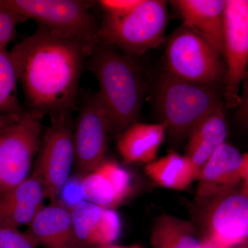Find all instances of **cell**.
I'll list each match as a JSON object with an SVG mask.
<instances>
[{
    "label": "cell",
    "mask_w": 248,
    "mask_h": 248,
    "mask_svg": "<svg viewBox=\"0 0 248 248\" xmlns=\"http://www.w3.org/2000/svg\"><path fill=\"white\" fill-rule=\"evenodd\" d=\"M89 54L79 41L42 27L16 44L10 55L28 110L50 118L72 114Z\"/></svg>",
    "instance_id": "cell-1"
},
{
    "label": "cell",
    "mask_w": 248,
    "mask_h": 248,
    "mask_svg": "<svg viewBox=\"0 0 248 248\" xmlns=\"http://www.w3.org/2000/svg\"><path fill=\"white\" fill-rule=\"evenodd\" d=\"M86 68L97 79L110 134L118 135L138 122L145 92L143 71L137 58L99 42L86 59Z\"/></svg>",
    "instance_id": "cell-2"
},
{
    "label": "cell",
    "mask_w": 248,
    "mask_h": 248,
    "mask_svg": "<svg viewBox=\"0 0 248 248\" xmlns=\"http://www.w3.org/2000/svg\"><path fill=\"white\" fill-rule=\"evenodd\" d=\"M155 104L159 123L174 142L188 137L201 120L224 104L215 86L188 82L166 71L156 82Z\"/></svg>",
    "instance_id": "cell-3"
},
{
    "label": "cell",
    "mask_w": 248,
    "mask_h": 248,
    "mask_svg": "<svg viewBox=\"0 0 248 248\" xmlns=\"http://www.w3.org/2000/svg\"><path fill=\"white\" fill-rule=\"evenodd\" d=\"M168 22L167 1L140 0L124 16H104L99 42L114 46L125 55L138 58L164 42Z\"/></svg>",
    "instance_id": "cell-4"
},
{
    "label": "cell",
    "mask_w": 248,
    "mask_h": 248,
    "mask_svg": "<svg viewBox=\"0 0 248 248\" xmlns=\"http://www.w3.org/2000/svg\"><path fill=\"white\" fill-rule=\"evenodd\" d=\"M84 0H0V6L46 28L81 42L92 51L99 42L100 25Z\"/></svg>",
    "instance_id": "cell-5"
},
{
    "label": "cell",
    "mask_w": 248,
    "mask_h": 248,
    "mask_svg": "<svg viewBox=\"0 0 248 248\" xmlns=\"http://www.w3.org/2000/svg\"><path fill=\"white\" fill-rule=\"evenodd\" d=\"M164 61L167 73L194 84L215 86L226 75V65L218 50L184 24L166 40Z\"/></svg>",
    "instance_id": "cell-6"
},
{
    "label": "cell",
    "mask_w": 248,
    "mask_h": 248,
    "mask_svg": "<svg viewBox=\"0 0 248 248\" xmlns=\"http://www.w3.org/2000/svg\"><path fill=\"white\" fill-rule=\"evenodd\" d=\"M193 213L202 238L221 248L248 242V195L241 188L195 198Z\"/></svg>",
    "instance_id": "cell-7"
},
{
    "label": "cell",
    "mask_w": 248,
    "mask_h": 248,
    "mask_svg": "<svg viewBox=\"0 0 248 248\" xmlns=\"http://www.w3.org/2000/svg\"><path fill=\"white\" fill-rule=\"evenodd\" d=\"M44 117L25 111L0 133V194L14 188L30 174L43 136Z\"/></svg>",
    "instance_id": "cell-8"
},
{
    "label": "cell",
    "mask_w": 248,
    "mask_h": 248,
    "mask_svg": "<svg viewBox=\"0 0 248 248\" xmlns=\"http://www.w3.org/2000/svg\"><path fill=\"white\" fill-rule=\"evenodd\" d=\"M50 125L42 136L35 164L45 182L48 199L56 202L71 175L75 164L71 114L50 117Z\"/></svg>",
    "instance_id": "cell-9"
},
{
    "label": "cell",
    "mask_w": 248,
    "mask_h": 248,
    "mask_svg": "<svg viewBox=\"0 0 248 248\" xmlns=\"http://www.w3.org/2000/svg\"><path fill=\"white\" fill-rule=\"evenodd\" d=\"M223 58V104L228 108H236L248 70V0H226Z\"/></svg>",
    "instance_id": "cell-10"
},
{
    "label": "cell",
    "mask_w": 248,
    "mask_h": 248,
    "mask_svg": "<svg viewBox=\"0 0 248 248\" xmlns=\"http://www.w3.org/2000/svg\"><path fill=\"white\" fill-rule=\"evenodd\" d=\"M110 134L108 118L99 94L89 93L80 104L73 129L75 164L82 177L106 159Z\"/></svg>",
    "instance_id": "cell-11"
},
{
    "label": "cell",
    "mask_w": 248,
    "mask_h": 248,
    "mask_svg": "<svg viewBox=\"0 0 248 248\" xmlns=\"http://www.w3.org/2000/svg\"><path fill=\"white\" fill-rule=\"evenodd\" d=\"M131 188L132 178L128 170L108 159L83 176L80 184L84 200L114 210L126 199Z\"/></svg>",
    "instance_id": "cell-12"
},
{
    "label": "cell",
    "mask_w": 248,
    "mask_h": 248,
    "mask_svg": "<svg viewBox=\"0 0 248 248\" xmlns=\"http://www.w3.org/2000/svg\"><path fill=\"white\" fill-rule=\"evenodd\" d=\"M71 213L77 239L82 248L112 245L120 236L122 223L114 209L84 200L71 207Z\"/></svg>",
    "instance_id": "cell-13"
},
{
    "label": "cell",
    "mask_w": 248,
    "mask_h": 248,
    "mask_svg": "<svg viewBox=\"0 0 248 248\" xmlns=\"http://www.w3.org/2000/svg\"><path fill=\"white\" fill-rule=\"evenodd\" d=\"M25 232L36 246L82 248L75 232L71 207L60 202H52L42 207Z\"/></svg>",
    "instance_id": "cell-14"
},
{
    "label": "cell",
    "mask_w": 248,
    "mask_h": 248,
    "mask_svg": "<svg viewBox=\"0 0 248 248\" xmlns=\"http://www.w3.org/2000/svg\"><path fill=\"white\" fill-rule=\"evenodd\" d=\"M48 199L46 188L39 168L33 170L23 182L0 194V216L17 226L29 224Z\"/></svg>",
    "instance_id": "cell-15"
},
{
    "label": "cell",
    "mask_w": 248,
    "mask_h": 248,
    "mask_svg": "<svg viewBox=\"0 0 248 248\" xmlns=\"http://www.w3.org/2000/svg\"><path fill=\"white\" fill-rule=\"evenodd\" d=\"M244 154L228 143L221 145L199 173L196 199L236 188L241 183Z\"/></svg>",
    "instance_id": "cell-16"
},
{
    "label": "cell",
    "mask_w": 248,
    "mask_h": 248,
    "mask_svg": "<svg viewBox=\"0 0 248 248\" xmlns=\"http://www.w3.org/2000/svg\"><path fill=\"white\" fill-rule=\"evenodd\" d=\"M170 3L183 24L205 37L223 58L226 0H174Z\"/></svg>",
    "instance_id": "cell-17"
},
{
    "label": "cell",
    "mask_w": 248,
    "mask_h": 248,
    "mask_svg": "<svg viewBox=\"0 0 248 248\" xmlns=\"http://www.w3.org/2000/svg\"><path fill=\"white\" fill-rule=\"evenodd\" d=\"M228 125L223 107L213 111L191 130L185 156L197 174L221 145L226 143Z\"/></svg>",
    "instance_id": "cell-18"
},
{
    "label": "cell",
    "mask_w": 248,
    "mask_h": 248,
    "mask_svg": "<svg viewBox=\"0 0 248 248\" xmlns=\"http://www.w3.org/2000/svg\"><path fill=\"white\" fill-rule=\"evenodd\" d=\"M117 148L128 164H149L155 160L166 136L164 124L135 122L117 135Z\"/></svg>",
    "instance_id": "cell-19"
},
{
    "label": "cell",
    "mask_w": 248,
    "mask_h": 248,
    "mask_svg": "<svg viewBox=\"0 0 248 248\" xmlns=\"http://www.w3.org/2000/svg\"><path fill=\"white\" fill-rule=\"evenodd\" d=\"M202 236L193 222L164 214L152 229L153 248H200Z\"/></svg>",
    "instance_id": "cell-20"
},
{
    "label": "cell",
    "mask_w": 248,
    "mask_h": 248,
    "mask_svg": "<svg viewBox=\"0 0 248 248\" xmlns=\"http://www.w3.org/2000/svg\"><path fill=\"white\" fill-rule=\"evenodd\" d=\"M145 172L157 185L175 190H185L198 177L195 168L185 155L182 156L175 152H170L146 164Z\"/></svg>",
    "instance_id": "cell-21"
},
{
    "label": "cell",
    "mask_w": 248,
    "mask_h": 248,
    "mask_svg": "<svg viewBox=\"0 0 248 248\" xmlns=\"http://www.w3.org/2000/svg\"><path fill=\"white\" fill-rule=\"evenodd\" d=\"M18 83L10 51L0 48V115L19 118L25 112L18 99Z\"/></svg>",
    "instance_id": "cell-22"
},
{
    "label": "cell",
    "mask_w": 248,
    "mask_h": 248,
    "mask_svg": "<svg viewBox=\"0 0 248 248\" xmlns=\"http://www.w3.org/2000/svg\"><path fill=\"white\" fill-rule=\"evenodd\" d=\"M27 20L20 15L0 6V48H6L16 37L18 24Z\"/></svg>",
    "instance_id": "cell-23"
},
{
    "label": "cell",
    "mask_w": 248,
    "mask_h": 248,
    "mask_svg": "<svg viewBox=\"0 0 248 248\" xmlns=\"http://www.w3.org/2000/svg\"><path fill=\"white\" fill-rule=\"evenodd\" d=\"M32 239L17 228L0 226V248H36Z\"/></svg>",
    "instance_id": "cell-24"
},
{
    "label": "cell",
    "mask_w": 248,
    "mask_h": 248,
    "mask_svg": "<svg viewBox=\"0 0 248 248\" xmlns=\"http://www.w3.org/2000/svg\"><path fill=\"white\" fill-rule=\"evenodd\" d=\"M140 0H101L98 4L104 11V16L120 17L130 12Z\"/></svg>",
    "instance_id": "cell-25"
},
{
    "label": "cell",
    "mask_w": 248,
    "mask_h": 248,
    "mask_svg": "<svg viewBox=\"0 0 248 248\" xmlns=\"http://www.w3.org/2000/svg\"><path fill=\"white\" fill-rule=\"evenodd\" d=\"M236 108V117L240 124L248 128V70L241 85L240 102Z\"/></svg>",
    "instance_id": "cell-26"
},
{
    "label": "cell",
    "mask_w": 248,
    "mask_h": 248,
    "mask_svg": "<svg viewBox=\"0 0 248 248\" xmlns=\"http://www.w3.org/2000/svg\"><path fill=\"white\" fill-rule=\"evenodd\" d=\"M241 190L248 195V153H244L243 161L242 170H241Z\"/></svg>",
    "instance_id": "cell-27"
},
{
    "label": "cell",
    "mask_w": 248,
    "mask_h": 248,
    "mask_svg": "<svg viewBox=\"0 0 248 248\" xmlns=\"http://www.w3.org/2000/svg\"><path fill=\"white\" fill-rule=\"evenodd\" d=\"M19 118H16L12 116L0 115V133L12 125Z\"/></svg>",
    "instance_id": "cell-28"
},
{
    "label": "cell",
    "mask_w": 248,
    "mask_h": 248,
    "mask_svg": "<svg viewBox=\"0 0 248 248\" xmlns=\"http://www.w3.org/2000/svg\"><path fill=\"white\" fill-rule=\"evenodd\" d=\"M200 248H221L210 239L202 238L201 241Z\"/></svg>",
    "instance_id": "cell-29"
},
{
    "label": "cell",
    "mask_w": 248,
    "mask_h": 248,
    "mask_svg": "<svg viewBox=\"0 0 248 248\" xmlns=\"http://www.w3.org/2000/svg\"><path fill=\"white\" fill-rule=\"evenodd\" d=\"M94 248H142L139 245H132V246H117V245H108V246H99Z\"/></svg>",
    "instance_id": "cell-30"
},
{
    "label": "cell",
    "mask_w": 248,
    "mask_h": 248,
    "mask_svg": "<svg viewBox=\"0 0 248 248\" xmlns=\"http://www.w3.org/2000/svg\"><path fill=\"white\" fill-rule=\"evenodd\" d=\"M232 248H248V246L247 244H242V245H239V246H235V247H233Z\"/></svg>",
    "instance_id": "cell-31"
},
{
    "label": "cell",
    "mask_w": 248,
    "mask_h": 248,
    "mask_svg": "<svg viewBox=\"0 0 248 248\" xmlns=\"http://www.w3.org/2000/svg\"><path fill=\"white\" fill-rule=\"evenodd\" d=\"M246 244H247V245H248V243H246Z\"/></svg>",
    "instance_id": "cell-32"
}]
</instances>
